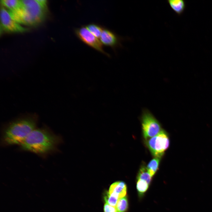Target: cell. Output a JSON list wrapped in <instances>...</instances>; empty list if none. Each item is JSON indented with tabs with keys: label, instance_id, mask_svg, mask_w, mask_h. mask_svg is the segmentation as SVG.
Listing matches in <instances>:
<instances>
[{
	"label": "cell",
	"instance_id": "cell-1",
	"mask_svg": "<svg viewBox=\"0 0 212 212\" xmlns=\"http://www.w3.org/2000/svg\"><path fill=\"white\" fill-rule=\"evenodd\" d=\"M61 141L60 137L47 128H35L20 145L23 150L44 154L54 150Z\"/></svg>",
	"mask_w": 212,
	"mask_h": 212
},
{
	"label": "cell",
	"instance_id": "cell-2",
	"mask_svg": "<svg viewBox=\"0 0 212 212\" xmlns=\"http://www.w3.org/2000/svg\"><path fill=\"white\" fill-rule=\"evenodd\" d=\"M37 116L35 114L25 115L10 122L3 132L2 141L7 145H20L36 128Z\"/></svg>",
	"mask_w": 212,
	"mask_h": 212
},
{
	"label": "cell",
	"instance_id": "cell-3",
	"mask_svg": "<svg viewBox=\"0 0 212 212\" xmlns=\"http://www.w3.org/2000/svg\"><path fill=\"white\" fill-rule=\"evenodd\" d=\"M20 6L13 11L8 10L11 18L19 24L31 26L38 25L45 19L47 9L37 0H22Z\"/></svg>",
	"mask_w": 212,
	"mask_h": 212
},
{
	"label": "cell",
	"instance_id": "cell-4",
	"mask_svg": "<svg viewBox=\"0 0 212 212\" xmlns=\"http://www.w3.org/2000/svg\"><path fill=\"white\" fill-rule=\"evenodd\" d=\"M146 145L154 157L161 158L169 146L168 135L162 130L156 135L147 140Z\"/></svg>",
	"mask_w": 212,
	"mask_h": 212
},
{
	"label": "cell",
	"instance_id": "cell-5",
	"mask_svg": "<svg viewBox=\"0 0 212 212\" xmlns=\"http://www.w3.org/2000/svg\"><path fill=\"white\" fill-rule=\"evenodd\" d=\"M141 122L143 136L146 140L156 135L162 130L160 122L147 109L143 110Z\"/></svg>",
	"mask_w": 212,
	"mask_h": 212
},
{
	"label": "cell",
	"instance_id": "cell-6",
	"mask_svg": "<svg viewBox=\"0 0 212 212\" xmlns=\"http://www.w3.org/2000/svg\"><path fill=\"white\" fill-rule=\"evenodd\" d=\"M74 32L77 37L85 44L101 53L109 56V54L104 51L102 44L100 41L92 34L85 26L75 29Z\"/></svg>",
	"mask_w": 212,
	"mask_h": 212
},
{
	"label": "cell",
	"instance_id": "cell-7",
	"mask_svg": "<svg viewBox=\"0 0 212 212\" xmlns=\"http://www.w3.org/2000/svg\"><path fill=\"white\" fill-rule=\"evenodd\" d=\"M0 15L1 25L3 30L13 33H21L28 30L12 19L8 10L3 6L1 8Z\"/></svg>",
	"mask_w": 212,
	"mask_h": 212
},
{
	"label": "cell",
	"instance_id": "cell-8",
	"mask_svg": "<svg viewBox=\"0 0 212 212\" xmlns=\"http://www.w3.org/2000/svg\"><path fill=\"white\" fill-rule=\"evenodd\" d=\"M100 38L102 44L113 48L120 46V41L123 39L111 31L105 28L103 29Z\"/></svg>",
	"mask_w": 212,
	"mask_h": 212
},
{
	"label": "cell",
	"instance_id": "cell-9",
	"mask_svg": "<svg viewBox=\"0 0 212 212\" xmlns=\"http://www.w3.org/2000/svg\"><path fill=\"white\" fill-rule=\"evenodd\" d=\"M109 193L119 199L125 197L127 193V187L123 181H116L112 184L109 188Z\"/></svg>",
	"mask_w": 212,
	"mask_h": 212
},
{
	"label": "cell",
	"instance_id": "cell-10",
	"mask_svg": "<svg viewBox=\"0 0 212 212\" xmlns=\"http://www.w3.org/2000/svg\"><path fill=\"white\" fill-rule=\"evenodd\" d=\"M168 3L171 9L176 14L180 15L185 8V3L182 0H168Z\"/></svg>",
	"mask_w": 212,
	"mask_h": 212
},
{
	"label": "cell",
	"instance_id": "cell-11",
	"mask_svg": "<svg viewBox=\"0 0 212 212\" xmlns=\"http://www.w3.org/2000/svg\"><path fill=\"white\" fill-rule=\"evenodd\" d=\"M152 176L150 174L147 167L144 164L142 165L140 168L137 178L146 181L150 184Z\"/></svg>",
	"mask_w": 212,
	"mask_h": 212
},
{
	"label": "cell",
	"instance_id": "cell-12",
	"mask_svg": "<svg viewBox=\"0 0 212 212\" xmlns=\"http://www.w3.org/2000/svg\"><path fill=\"white\" fill-rule=\"evenodd\" d=\"M160 158L154 157L150 161L146 166L150 174L152 177L158 169Z\"/></svg>",
	"mask_w": 212,
	"mask_h": 212
},
{
	"label": "cell",
	"instance_id": "cell-13",
	"mask_svg": "<svg viewBox=\"0 0 212 212\" xmlns=\"http://www.w3.org/2000/svg\"><path fill=\"white\" fill-rule=\"evenodd\" d=\"M0 2L3 6L11 11L17 9L21 5V1L19 0H1Z\"/></svg>",
	"mask_w": 212,
	"mask_h": 212
},
{
	"label": "cell",
	"instance_id": "cell-14",
	"mask_svg": "<svg viewBox=\"0 0 212 212\" xmlns=\"http://www.w3.org/2000/svg\"><path fill=\"white\" fill-rule=\"evenodd\" d=\"M85 26L92 34L97 38H100L104 29L101 26L95 23L90 24Z\"/></svg>",
	"mask_w": 212,
	"mask_h": 212
},
{
	"label": "cell",
	"instance_id": "cell-15",
	"mask_svg": "<svg viewBox=\"0 0 212 212\" xmlns=\"http://www.w3.org/2000/svg\"><path fill=\"white\" fill-rule=\"evenodd\" d=\"M128 207L127 200L126 197L120 198L116 206L118 212H125Z\"/></svg>",
	"mask_w": 212,
	"mask_h": 212
},
{
	"label": "cell",
	"instance_id": "cell-16",
	"mask_svg": "<svg viewBox=\"0 0 212 212\" xmlns=\"http://www.w3.org/2000/svg\"><path fill=\"white\" fill-rule=\"evenodd\" d=\"M104 199L106 203L115 207L119 199L117 197L110 194L109 192H106L104 196Z\"/></svg>",
	"mask_w": 212,
	"mask_h": 212
},
{
	"label": "cell",
	"instance_id": "cell-17",
	"mask_svg": "<svg viewBox=\"0 0 212 212\" xmlns=\"http://www.w3.org/2000/svg\"><path fill=\"white\" fill-rule=\"evenodd\" d=\"M137 188L138 191L140 193H143L148 189L149 184L145 181L137 179Z\"/></svg>",
	"mask_w": 212,
	"mask_h": 212
},
{
	"label": "cell",
	"instance_id": "cell-18",
	"mask_svg": "<svg viewBox=\"0 0 212 212\" xmlns=\"http://www.w3.org/2000/svg\"><path fill=\"white\" fill-rule=\"evenodd\" d=\"M104 212H118L115 207L112 206L107 203L104 205Z\"/></svg>",
	"mask_w": 212,
	"mask_h": 212
},
{
	"label": "cell",
	"instance_id": "cell-19",
	"mask_svg": "<svg viewBox=\"0 0 212 212\" xmlns=\"http://www.w3.org/2000/svg\"><path fill=\"white\" fill-rule=\"evenodd\" d=\"M44 8L47 9V1L46 0H37Z\"/></svg>",
	"mask_w": 212,
	"mask_h": 212
}]
</instances>
